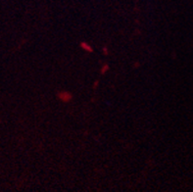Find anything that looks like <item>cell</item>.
Returning a JSON list of instances; mask_svg holds the SVG:
<instances>
[{
    "label": "cell",
    "mask_w": 193,
    "mask_h": 192,
    "mask_svg": "<svg viewBox=\"0 0 193 192\" xmlns=\"http://www.w3.org/2000/svg\"><path fill=\"white\" fill-rule=\"evenodd\" d=\"M108 68H109V67H108V65H105V66H104V67H103V68H102V70H101V73H104V72H106V71H107V70H108Z\"/></svg>",
    "instance_id": "3957f363"
},
{
    "label": "cell",
    "mask_w": 193,
    "mask_h": 192,
    "mask_svg": "<svg viewBox=\"0 0 193 192\" xmlns=\"http://www.w3.org/2000/svg\"><path fill=\"white\" fill-rule=\"evenodd\" d=\"M80 46H82V48L83 50H85V51H87V52H92V48L90 45H88L86 42H82L80 43Z\"/></svg>",
    "instance_id": "7a4b0ae2"
},
{
    "label": "cell",
    "mask_w": 193,
    "mask_h": 192,
    "mask_svg": "<svg viewBox=\"0 0 193 192\" xmlns=\"http://www.w3.org/2000/svg\"><path fill=\"white\" fill-rule=\"evenodd\" d=\"M58 98L63 102H69L73 99V95L68 91H62L58 93Z\"/></svg>",
    "instance_id": "6da1fadb"
}]
</instances>
